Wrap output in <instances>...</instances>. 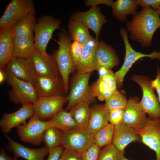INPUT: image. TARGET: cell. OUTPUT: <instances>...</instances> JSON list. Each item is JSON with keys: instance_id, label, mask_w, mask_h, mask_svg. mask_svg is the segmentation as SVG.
I'll list each match as a JSON object with an SVG mask.
<instances>
[{"instance_id": "6da1fadb", "label": "cell", "mask_w": 160, "mask_h": 160, "mask_svg": "<svg viewBox=\"0 0 160 160\" xmlns=\"http://www.w3.org/2000/svg\"><path fill=\"white\" fill-rule=\"evenodd\" d=\"M126 26L131 39L138 42L142 47H149L155 32L160 27V17L151 7L142 8L130 21H127Z\"/></svg>"}, {"instance_id": "7a4b0ae2", "label": "cell", "mask_w": 160, "mask_h": 160, "mask_svg": "<svg viewBox=\"0 0 160 160\" xmlns=\"http://www.w3.org/2000/svg\"><path fill=\"white\" fill-rule=\"evenodd\" d=\"M58 35L59 48L55 51L53 56L57 64L66 94L68 91L69 75L75 70L70 50L71 40L69 35L65 31L59 32Z\"/></svg>"}, {"instance_id": "3957f363", "label": "cell", "mask_w": 160, "mask_h": 160, "mask_svg": "<svg viewBox=\"0 0 160 160\" xmlns=\"http://www.w3.org/2000/svg\"><path fill=\"white\" fill-rule=\"evenodd\" d=\"M6 81L12 89L8 92L10 101L16 104H33L38 99L35 89L31 83L21 80L4 68Z\"/></svg>"}, {"instance_id": "277c9868", "label": "cell", "mask_w": 160, "mask_h": 160, "mask_svg": "<svg viewBox=\"0 0 160 160\" xmlns=\"http://www.w3.org/2000/svg\"><path fill=\"white\" fill-rule=\"evenodd\" d=\"M131 79L137 83L141 88L143 97L139 105L149 117L160 119V105L155 93V89L152 85V80L148 77L135 75Z\"/></svg>"}, {"instance_id": "5b68a950", "label": "cell", "mask_w": 160, "mask_h": 160, "mask_svg": "<svg viewBox=\"0 0 160 160\" xmlns=\"http://www.w3.org/2000/svg\"><path fill=\"white\" fill-rule=\"evenodd\" d=\"M91 73L78 74L74 77L70 93L68 96V103L65 110L66 111L74 105L85 102L89 104L95 102L89 81Z\"/></svg>"}, {"instance_id": "8992f818", "label": "cell", "mask_w": 160, "mask_h": 160, "mask_svg": "<svg viewBox=\"0 0 160 160\" xmlns=\"http://www.w3.org/2000/svg\"><path fill=\"white\" fill-rule=\"evenodd\" d=\"M52 127L50 120L47 121H42L34 113L28 123L17 127V132L22 141L39 146L43 142L44 132Z\"/></svg>"}, {"instance_id": "52a82bcc", "label": "cell", "mask_w": 160, "mask_h": 160, "mask_svg": "<svg viewBox=\"0 0 160 160\" xmlns=\"http://www.w3.org/2000/svg\"><path fill=\"white\" fill-rule=\"evenodd\" d=\"M34 29V41L36 49L42 53L47 54V45L54 31L60 28V20L53 16L45 15L37 20Z\"/></svg>"}, {"instance_id": "ba28073f", "label": "cell", "mask_w": 160, "mask_h": 160, "mask_svg": "<svg viewBox=\"0 0 160 160\" xmlns=\"http://www.w3.org/2000/svg\"><path fill=\"white\" fill-rule=\"evenodd\" d=\"M120 35L124 41L125 49L124 61L121 68L116 72L117 86L121 87L122 85L125 76L133 63L138 60L148 57L151 59H157L160 60V52L153 51L149 54H145L134 50L129 44L128 38L127 30L124 28H121Z\"/></svg>"}, {"instance_id": "9c48e42d", "label": "cell", "mask_w": 160, "mask_h": 160, "mask_svg": "<svg viewBox=\"0 0 160 160\" xmlns=\"http://www.w3.org/2000/svg\"><path fill=\"white\" fill-rule=\"evenodd\" d=\"M36 12L32 0H12L0 19V28L12 25L15 22L28 14Z\"/></svg>"}, {"instance_id": "30bf717a", "label": "cell", "mask_w": 160, "mask_h": 160, "mask_svg": "<svg viewBox=\"0 0 160 160\" xmlns=\"http://www.w3.org/2000/svg\"><path fill=\"white\" fill-rule=\"evenodd\" d=\"M94 144V135L86 130L76 127L62 131L61 146L81 153Z\"/></svg>"}, {"instance_id": "8fae6325", "label": "cell", "mask_w": 160, "mask_h": 160, "mask_svg": "<svg viewBox=\"0 0 160 160\" xmlns=\"http://www.w3.org/2000/svg\"><path fill=\"white\" fill-rule=\"evenodd\" d=\"M28 58L36 75L54 78L60 77L59 69L53 55L43 54L36 49Z\"/></svg>"}, {"instance_id": "7c38bea8", "label": "cell", "mask_w": 160, "mask_h": 160, "mask_svg": "<svg viewBox=\"0 0 160 160\" xmlns=\"http://www.w3.org/2000/svg\"><path fill=\"white\" fill-rule=\"evenodd\" d=\"M141 138V142L156 154V160H160V119L148 117L142 128L135 130Z\"/></svg>"}, {"instance_id": "4fadbf2b", "label": "cell", "mask_w": 160, "mask_h": 160, "mask_svg": "<svg viewBox=\"0 0 160 160\" xmlns=\"http://www.w3.org/2000/svg\"><path fill=\"white\" fill-rule=\"evenodd\" d=\"M70 18L92 30L95 34V38L98 40L103 25L107 22L105 15L100 12L98 6L91 7L89 10L85 12L77 11L71 15Z\"/></svg>"}, {"instance_id": "5bb4252c", "label": "cell", "mask_w": 160, "mask_h": 160, "mask_svg": "<svg viewBox=\"0 0 160 160\" xmlns=\"http://www.w3.org/2000/svg\"><path fill=\"white\" fill-rule=\"evenodd\" d=\"M68 96H58L39 98L33 104L34 113L41 120L51 118L62 108Z\"/></svg>"}, {"instance_id": "9a60e30c", "label": "cell", "mask_w": 160, "mask_h": 160, "mask_svg": "<svg viewBox=\"0 0 160 160\" xmlns=\"http://www.w3.org/2000/svg\"><path fill=\"white\" fill-rule=\"evenodd\" d=\"M34 87L38 99L66 94L62 79L60 77L54 78L36 75Z\"/></svg>"}, {"instance_id": "2e32d148", "label": "cell", "mask_w": 160, "mask_h": 160, "mask_svg": "<svg viewBox=\"0 0 160 160\" xmlns=\"http://www.w3.org/2000/svg\"><path fill=\"white\" fill-rule=\"evenodd\" d=\"M4 68L16 77L35 87L36 75L29 58L13 57Z\"/></svg>"}, {"instance_id": "e0dca14e", "label": "cell", "mask_w": 160, "mask_h": 160, "mask_svg": "<svg viewBox=\"0 0 160 160\" xmlns=\"http://www.w3.org/2000/svg\"><path fill=\"white\" fill-rule=\"evenodd\" d=\"M17 111L9 113H3L0 120V127L4 134H6L14 127L25 124L27 120L34 114L33 104H27Z\"/></svg>"}, {"instance_id": "ac0fdd59", "label": "cell", "mask_w": 160, "mask_h": 160, "mask_svg": "<svg viewBox=\"0 0 160 160\" xmlns=\"http://www.w3.org/2000/svg\"><path fill=\"white\" fill-rule=\"evenodd\" d=\"M139 103L137 97H134L129 99L125 110L122 122L135 130L143 127L146 123L148 118L146 113Z\"/></svg>"}, {"instance_id": "d6986e66", "label": "cell", "mask_w": 160, "mask_h": 160, "mask_svg": "<svg viewBox=\"0 0 160 160\" xmlns=\"http://www.w3.org/2000/svg\"><path fill=\"white\" fill-rule=\"evenodd\" d=\"M8 141L6 149L12 152L14 156L21 157L26 160H44L49 149L46 146L38 148H31L19 144L4 134Z\"/></svg>"}, {"instance_id": "ffe728a7", "label": "cell", "mask_w": 160, "mask_h": 160, "mask_svg": "<svg viewBox=\"0 0 160 160\" xmlns=\"http://www.w3.org/2000/svg\"><path fill=\"white\" fill-rule=\"evenodd\" d=\"M119 62L115 49L104 41H99L96 54L94 70L102 68L111 69Z\"/></svg>"}, {"instance_id": "44dd1931", "label": "cell", "mask_w": 160, "mask_h": 160, "mask_svg": "<svg viewBox=\"0 0 160 160\" xmlns=\"http://www.w3.org/2000/svg\"><path fill=\"white\" fill-rule=\"evenodd\" d=\"M135 141L141 142V138L134 129L123 122L114 126L112 143L120 152L124 154L126 146Z\"/></svg>"}, {"instance_id": "7402d4cb", "label": "cell", "mask_w": 160, "mask_h": 160, "mask_svg": "<svg viewBox=\"0 0 160 160\" xmlns=\"http://www.w3.org/2000/svg\"><path fill=\"white\" fill-rule=\"evenodd\" d=\"M99 41L94 37L84 46L83 50L76 69L77 73H91L94 71L96 52Z\"/></svg>"}, {"instance_id": "603a6c76", "label": "cell", "mask_w": 160, "mask_h": 160, "mask_svg": "<svg viewBox=\"0 0 160 160\" xmlns=\"http://www.w3.org/2000/svg\"><path fill=\"white\" fill-rule=\"evenodd\" d=\"M13 35L12 26L7 25L0 30V69L4 68L13 57Z\"/></svg>"}, {"instance_id": "cb8c5ba5", "label": "cell", "mask_w": 160, "mask_h": 160, "mask_svg": "<svg viewBox=\"0 0 160 160\" xmlns=\"http://www.w3.org/2000/svg\"><path fill=\"white\" fill-rule=\"evenodd\" d=\"M109 112L105 104L95 103L90 107V115L86 131L94 135L108 123Z\"/></svg>"}, {"instance_id": "d4e9b609", "label": "cell", "mask_w": 160, "mask_h": 160, "mask_svg": "<svg viewBox=\"0 0 160 160\" xmlns=\"http://www.w3.org/2000/svg\"><path fill=\"white\" fill-rule=\"evenodd\" d=\"M35 15L36 12L30 13L12 24V28L13 37L34 39V29L36 22Z\"/></svg>"}, {"instance_id": "484cf974", "label": "cell", "mask_w": 160, "mask_h": 160, "mask_svg": "<svg viewBox=\"0 0 160 160\" xmlns=\"http://www.w3.org/2000/svg\"><path fill=\"white\" fill-rule=\"evenodd\" d=\"M139 6L136 0H117L113 2L111 7L112 15L122 22L127 20L126 16H133L137 13Z\"/></svg>"}, {"instance_id": "4316f807", "label": "cell", "mask_w": 160, "mask_h": 160, "mask_svg": "<svg viewBox=\"0 0 160 160\" xmlns=\"http://www.w3.org/2000/svg\"><path fill=\"white\" fill-rule=\"evenodd\" d=\"M89 105L87 102L80 103L73 105L69 110L76 127L86 129L90 115Z\"/></svg>"}, {"instance_id": "83f0119b", "label": "cell", "mask_w": 160, "mask_h": 160, "mask_svg": "<svg viewBox=\"0 0 160 160\" xmlns=\"http://www.w3.org/2000/svg\"><path fill=\"white\" fill-rule=\"evenodd\" d=\"M68 30L71 41H77L84 46L94 38L90 35L89 29L84 25L70 18L68 24Z\"/></svg>"}, {"instance_id": "f1b7e54d", "label": "cell", "mask_w": 160, "mask_h": 160, "mask_svg": "<svg viewBox=\"0 0 160 160\" xmlns=\"http://www.w3.org/2000/svg\"><path fill=\"white\" fill-rule=\"evenodd\" d=\"M13 56L28 58L36 49L33 39L13 37Z\"/></svg>"}, {"instance_id": "f546056e", "label": "cell", "mask_w": 160, "mask_h": 160, "mask_svg": "<svg viewBox=\"0 0 160 160\" xmlns=\"http://www.w3.org/2000/svg\"><path fill=\"white\" fill-rule=\"evenodd\" d=\"M52 127L61 131H66L76 127L69 112L62 108L51 118Z\"/></svg>"}, {"instance_id": "4dcf8cb0", "label": "cell", "mask_w": 160, "mask_h": 160, "mask_svg": "<svg viewBox=\"0 0 160 160\" xmlns=\"http://www.w3.org/2000/svg\"><path fill=\"white\" fill-rule=\"evenodd\" d=\"M114 126L108 123L94 135V144L100 148L112 143Z\"/></svg>"}, {"instance_id": "1f68e13d", "label": "cell", "mask_w": 160, "mask_h": 160, "mask_svg": "<svg viewBox=\"0 0 160 160\" xmlns=\"http://www.w3.org/2000/svg\"><path fill=\"white\" fill-rule=\"evenodd\" d=\"M43 142L49 150L61 146L62 131L53 127L48 128L44 133Z\"/></svg>"}, {"instance_id": "d6a6232c", "label": "cell", "mask_w": 160, "mask_h": 160, "mask_svg": "<svg viewBox=\"0 0 160 160\" xmlns=\"http://www.w3.org/2000/svg\"><path fill=\"white\" fill-rule=\"evenodd\" d=\"M90 88L93 96L97 97L100 101L106 100L113 93L107 84L99 78L90 86Z\"/></svg>"}, {"instance_id": "836d02e7", "label": "cell", "mask_w": 160, "mask_h": 160, "mask_svg": "<svg viewBox=\"0 0 160 160\" xmlns=\"http://www.w3.org/2000/svg\"><path fill=\"white\" fill-rule=\"evenodd\" d=\"M128 100L123 92L117 90L113 92L109 98L105 100V107L108 112L117 108L125 110Z\"/></svg>"}, {"instance_id": "e575fe53", "label": "cell", "mask_w": 160, "mask_h": 160, "mask_svg": "<svg viewBox=\"0 0 160 160\" xmlns=\"http://www.w3.org/2000/svg\"><path fill=\"white\" fill-rule=\"evenodd\" d=\"M120 153L112 143L100 151L97 160H117Z\"/></svg>"}, {"instance_id": "d590c367", "label": "cell", "mask_w": 160, "mask_h": 160, "mask_svg": "<svg viewBox=\"0 0 160 160\" xmlns=\"http://www.w3.org/2000/svg\"><path fill=\"white\" fill-rule=\"evenodd\" d=\"M83 47L84 45L76 41H73L70 45V53L75 70L79 62Z\"/></svg>"}, {"instance_id": "8d00e7d4", "label": "cell", "mask_w": 160, "mask_h": 160, "mask_svg": "<svg viewBox=\"0 0 160 160\" xmlns=\"http://www.w3.org/2000/svg\"><path fill=\"white\" fill-rule=\"evenodd\" d=\"M125 110L117 108L109 112L108 121L109 123L114 126L122 122Z\"/></svg>"}, {"instance_id": "74e56055", "label": "cell", "mask_w": 160, "mask_h": 160, "mask_svg": "<svg viewBox=\"0 0 160 160\" xmlns=\"http://www.w3.org/2000/svg\"><path fill=\"white\" fill-rule=\"evenodd\" d=\"M100 151L96 145L93 144L81 153L83 160H97Z\"/></svg>"}, {"instance_id": "f35d334b", "label": "cell", "mask_w": 160, "mask_h": 160, "mask_svg": "<svg viewBox=\"0 0 160 160\" xmlns=\"http://www.w3.org/2000/svg\"><path fill=\"white\" fill-rule=\"evenodd\" d=\"M60 157L64 160H83L81 153L68 148H63Z\"/></svg>"}, {"instance_id": "ab89813d", "label": "cell", "mask_w": 160, "mask_h": 160, "mask_svg": "<svg viewBox=\"0 0 160 160\" xmlns=\"http://www.w3.org/2000/svg\"><path fill=\"white\" fill-rule=\"evenodd\" d=\"M101 79L107 84L113 92L118 90L116 78L115 73L112 70Z\"/></svg>"}, {"instance_id": "60d3db41", "label": "cell", "mask_w": 160, "mask_h": 160, "mask_svg": "<svg viewBox=\"0 0 160 160\" xmlns=\"http://www.w3.org/2000/svg\"><path fill=\"white\" fill-rule=\"evenodd\" d=\"M137 2L142 8L151 7L156 10L160 6V0H137Z\"/></svg>"}, {"instance_id": "b9f144b4", "label": "cell", "mask_w": 160, "mask_h": 160, "mask_svg": "<svg viewBox=\"0 0 160 160\" xmlns=\"http://www.w3.org/2000/svg\"><path fill=\"white\" fill-rule=\"evenodd\" d=\"M63 149L62 146H60L50 149L47 160H59Z\"/></svg>"}, {"instance_id": "7bdbcfd3", "label": "cell", "mask_w": 160, "mask_h": 160, "mask_svg": "<svg viewBox=\"0 0 160 160\" xmlns=\"http://www.w3.org/2000/svg\"><path fill=\"white\" fill-rule=\"evenodd\" d=\"M113 2L112 0H86L84 4L87 6L95 7L102 4L111 6Z\"/></svg>"}, {"instance_id": "ee69618b", "label": "cell", "mask_w": 160, "mask_h": 160, "mask_svg": "<svg viewBox=\"0 0 160 160\" xmlns=\"http://www.w3.org/2000/svg\"><path fill=\"white\" fill-rule=\"evenodd\" d=\"M157 74L156 78L152 81V85L156 90L160 105V69L159 66L156 67Z\"/></svg>"}, {"instance_id": "f6af8a7d", "label": "cell", "mask_w": 160, "mask_h": 160, "mask_svg": "<svg viewBox=\"0 0 160 160\" xmlns=\"http://www.w3.org/2000/svg\"><path fill=\"white\" fill-rule=\"evenodd\" d=\"M17 158L14 156L13 158H10L8 156L4 149L1 148L0 151V160H17Z\"/></svg>"}, {"instance_id": "bcb514c9", "label": "cell", "mask_w": 160, "mask_h": 160, "mask_svg": "<svg viewBox=\"0 0 160 160\" xmlns=\"http://www.w3.org/2000/svg\"><path fill=\"white\" fill-rule=\"evenodd\" d=\"M111 70L104 68H100L97 71L99 75V78H102L109 73Z\"/></svg>"}, {"instance_id": "7dc6e473", "label": "cell", "mask_w": 160, "mask_h": 160, "mask_svg": "<svg viewBox=\"0 0 160 160\" xmlns=\"http://www.w3.org/2000/svg\"><path fill=\"white\" fill-rule=\"evenodd\" d=\"M6 79V74L4 69H0V84H2Z\"/></svg>"}, {"instance_id": "c3c4849f", "label": "cell", "mask_w": 160, "mask_h": 160, "mask_svg": "<svg viewBox=\"0 0 160 160\" xmlns=\"http://www.w3.org/2000/svg\"><path fill=\"white\" fill-rule=\"evenodd\" d=\"M117 160H130L126 158L124 156V153L120 152Z\"/></svg>"}, {"instance_id": "681fc988", "label": "cell", "mask_w": 160, "mask_h": 160, "mask_svg": "<svg viewBox=\"0 0 160 160\" xmlns=\"http://www.w3.org/2000/svg\"><path fill=\"white\" fill-rule=\"evenodd\" d=\"M159 13L160 17V6L156 10Z\"/></svg>"}, {"instance_id": "f907efd6", "label": "cell", "mask_w": 160, "mask_h": 160, "mask_svg": "<svg viewBox=\"0 0 160 160\" xmlns=\"http://www.w3.org/2000/svg\"><path fill=\"white\" fill-rule=\"evenodd\" d=\"M59 160H64L62 158H61L60 157V158Z\"/></svg>"}, {"instance_id": "816d5d0a", "label": "cell", "mask_w": 160, "mask_h": 160, "mask_svg": "<svg viewBox=\"0 0 160 160\" xmlns=\"http://www.w3.org/2000/svg\"><path fill=\"white\" fill-rule=\"evenodd\" d=\"M149 160H154L153 159H149Z\"/></svg>"}]
</instances>
